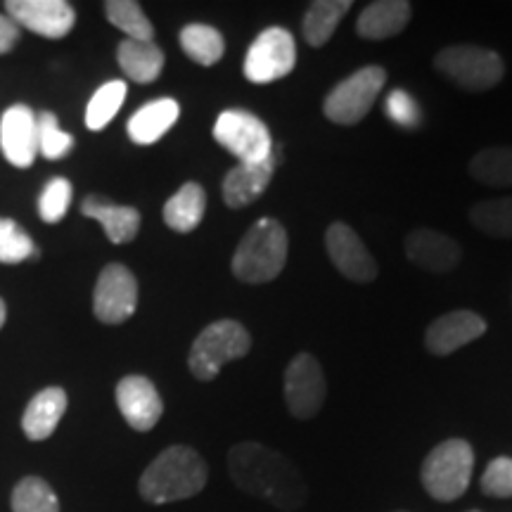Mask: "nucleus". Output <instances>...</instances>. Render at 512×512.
<instances>
[{
  "label": "nucleus",
  "instance_id": "f257e3e1",
  "mask_svg": "<svg viewBox=\"0 0 512 512\" xmlns=\"http://www.w3.org/2000/svg\"><path fill=\"white\" fill-rule=\"evenodd\" d=\"M228 475L238 489L278 510L294 512L309 498V486L283 453L256 441H242L228 453Z\"/></svg>",
  "mask_w": 512,
  "mask_h": 512
},
{
  "label": "nucleus",
  "instance_id": "f03ea898",
  "mask_svg": "<svg viewBox=\"0 0 512 512\" xmlns=\"http://www.w3.org/2000/svg\"><path fill=\"white\" fill-rule=\"evenodd\" d=\"M207 477V463L195 448L169 446L145 467L138 491L152 505L176 503L200 494Z\"/></svg>",
  "mask_w": 512,
  "mask_h": 512
},
{
  "label": "nucleus",
  "instance_id": "7ed1b4c3",
  "mask_svg": "<svg viewBox=\"0 0 512 512\" xmlns=\"http://www.w3.org/2000/svg\"><path fill=\"white\" fill-rule=\"evenodd\" d=\"M287 230L280 221L264 216L247 230L233 254V275L247 285H264L278 278L287 264Z\"/></svg>",
  "mask_w": 512,
  "mask_h": 512
},
{
  "label": "nucleus",
  "instance_id": "20e7f679",
  "mask_svg": "<svg viewBox=\"0 0 512 512\" xmlns=\"http://www.w3.org/2000/svg\"><path fill=\"white\" fill-rule=\"evenodd\" d=\"M475 470V451L465 439H448L434 446L420 467V482L434 501L451 503L467 491Z\"/></svg>",
  "mask_w": 512,
  "mask_h": 512
},
{
  "label": "nucleus",
  "instance_id": "39448f33",
  "mask_svg": "<svg viewBox=\"0 0 512 512\" xmlns=\"http://www.w3.org/2000/svg\"><path fill=\"white\" fill-rule=\"evenodd\" d=\"M252 349V337L238 320H216L204 328L192 342L188 366L190 373L202 382L216 380L221 368L230 361L247 356Z\"/></svg>",
  "mask_w": 512,
  "mask_h": 512
},
{
  "label": "nucleus",
  "instance_id": "423d86ee",
  "mask_svg": "<svg viewBox=\"0 0 512 512\" xmlns=\"http://www.w3.org/2000/svg\"><path fill=\"white\" fill-rule=\"evenodd\" d=\"M434 67L470 93L491 91L505 74L503 57L482 46H448L434 57Z\"/></svg>",
  "mask_w": 512,
  "mask_h": 512
},
{
  "label": "nucleus",
  "instance_id": "0eeeda50",
  "mask_svg": "<svg viewBox=\"0 0 512 512\" xmlns=\"http://www.w3.org/2000/svg\"><path fill=\"white\" fill-rule=\"evenodd\" d=\"M384 83H387V72H384L382 67H377V64L358 69L356 74L339 81L328 93V98L323 102V114L332 121V124H358V121L366 119V114L373 110Z\"/></svg>",
  "mask_w": 512,
  "mask_h": 512
},
{
  "label": "nucleus",
  "instance_id": "6e6552de",
  "mask_svg": "<svg viewBox=\"0 0 512 512\" xmlns=\"http://www.w3.org/2000/svg\"><path fill=\"white\" fill-rule=\"evenodd\" d=\"M214 140L240 164H259L273 157V138L264 121L247 110H226L214 124Z\"/></svg>",
  "mask_w": 512,
  "mask_h": 512
},
{
  "label": "nucleus",
  "instance_id": "1a4fd4ad",
  "mask_svg": "<svg viewBox=\"0 0 512 512\" xmlns=\"http://www.w3.org/2000/svg\"><path fill=\"white\" fill-rule=\"evenodd\" d=\"M297 64V43L283 27H268L254 38L245 57L247 81L264 86L285 79Z\"/></svg>",
  "mask_w": 512,
  "mask_h": 512
},
{
  "label": "nucleus",
  "instance_id": "9d476101",
  "mask_svg": "<svg viewBox=\"0 0 512 512\" xmlns=\"http://www.w3.org/2000/svg\"><path fill=\"white\" fill-rule=\"evenodd\" d=\"M138 309V280L124 264L102 268L93 292V313L100 323L119 325Z\"/></svg>",
  "mask_w": 512,
  "mask_h": 512
},
{
  "label": "nucleus",
  "instance_id": "9b49d317",
  "mask_svg": "<svg viewBox=\"0 0 512 512\" xmlns=\"http://www.w3.org/2000/svg\"><path fill=\"white\" fill-rule=\"evenodd\" d=\"M328 396L323 368L313 354H299L285 370V403L299 420H311Z\"/></svg>",
  "mask_w": 512,
  "mask_h": 512
},
{
  "label": "nucleus",
  "instance_id": "f8f14e48",
  "mask_svg": "<svg viewBox=\"0 0 512 512\" xmlns=\"http://www.w3.org/2000/svg\"><path fill=\"white\" fill-rule=\"evenodd\" d=\"M5 10L17 27L43 38H64L76 24V12L67 0H8Z\"/></svg>",
  "mask_w": 512,
  "mask_h": 512
},
{
  "label": "nucleus",
  "instance_id": "ddd939ff",
  "mask_svg": "<svg viewBox=\"0 0 512 512\" xmlns=\"http://www.w3.org/2000/svg\"><path fill=\"white\" fill-rule=\"evenodd\" d=\"M325 249H328V256L337 271L344 278L354 280V283H373L377 273H380L373 254L368 252L356 230L347 223H332L328 233H325Z\"/></svg>",
  "mask_w": 512,
  "mask_h": 512
},
{
  "label": "nucleus",
  "instance_id": "4468645a",
  "mask_svg": "<svg viewBox=\"0 0 512 512\" xmlns=\"http://www.w3.org/2000/svg\"><path fill=\"white\" fill-rule=\"evenodd\" d=\"M0 150L17 169H29L38 157L36 112L27 105H10L0 119Z\"/></svg>",
  "mask_w": 512,
  "mask_h": 512
},
{
  "label": "nucleus",
  "instance_id": "2eb2a0df",
  "mask_svg": "<svg viewBox=\"0 0 512 512\" xmlns=\"http://www.w3.org/2000/svg\"><path fill=\"white\" fill-rule=\"evenodd\" d=\"M117 406L128 427L136 432H150L164 413L162 396L143 375H126L117 384Z\"/></svg>",
  "mask_w": 512,
  "mask_h": 512
},
{
  "label": "nucleus",
  "instance_id": "dca6fc26",
  "mask_svg": "<svg viewBox=\"0 0 512 512\" xmlns=\"http://www.w3.org/2000/svg\"><path fill=\"white\" fill-rule=\"evenodd\" d=\"M486 332V320L475 311L458 309L434 320L425 332V347L434 356H451L465 344L475 342Z\"/></svg>",
  "mask_w": 512,
  "mask_h": 512
},
{
  "label": "nucleus",
  "instance_id": "f3484780",
  "mask_svg": "<svg viewBox=\"0 0 512 512\" xmlns=\"http://www.w3.org/2000/svg\"><path fill=\"white\" fill-rule=\"evenodd\" d=\"M406 256L425 271L448 273L460 264V247L456 240L439 230L415 228L406 238Z\"/></svg>",
  "mask_w": 512,
  "mask_h": 512
},
{
  "label": "nucleus",
  "instance_id": "a211bd4d",
  "mask_svg": "<svg viewBox=\"0 0 512 512\" xmlns=\"http://www.w3.org/2000/svg\"><path fill=\"white\" fill-rule=\"evenodd\" d=\"M275 171V157H268L259 164H238L223 178V202L230 209H242L259 200Z\"/></svg>",
  "mask_w": 512,
  "mask_h": 512
},
{
  "label": "nucleus",
  "instance_id": "6ab92c4d",
  "mask_svg": "<svg viewBox=\"0 0 512 512\" xmlns=\"http://www.w3.org/2000/svg\"><path fill=\"white\" fill-rule=\"evenodd\" d=\"M81 214L98 221L114 245H126L140 230V211L126 204H114L107 197L88 195L81 202Z\"/></svg>",
  "mask_w": 512,
  "mask_h": 512
},
{
  "label": "nucleus",
  "instance_id": "aec40b11",
  "mask_svg": "<svg viewBox=\"0 0 512 512\" xmlns=\"http://www.w3.org/2000/svg\"><path fill=\"white\" fill-rule=\"evenodd\" d=\"M411 3L408 0H377L370 3L356 19V34L368 41H384L401 34L411 22Z\"/></svg>",
  "mask_w": 512,
  "mask_h": 512
},
{
  "label": "nucleus",
  "instance_id": "412c9836",
  "mask_svg": "<svg viewBox=\"0 0 512 512\" xmlns=\"http://www.w3.org/2000/svg\"><path fill=\"white\" fill-rule=\"evenodd\" d=\"M181 105L171 98H159L147 102L140 110L128 119V138L136 145H152L159 138H164L171 131V126L178 121Z\"/></svg>",
  "mask_w": 512,
  "mask_h": 512
},
{
  "label": "nucleus",
  "instance_id": "4be33fe9",
  "mask_svg": "<svg viewBox=\"0 0 512 512\" xmlns=\"http://www.w3.org/2000/svg\"><path fill=\"white\" fill-rule=\"evenodd\" d=\"M67 411V394L60 387H48L29 401L22 418V430L31 441H43L57 430Z\"/></svg>",
  "mask_w": 512,
  "mask_h": 512
},
{
  "label": "nucleus",
  "instance_id": "5701e85b",
  "mask_svg": "<svg viewBox=\"0 0 512 512\" xmlns=\"http://www.w3.org/2000/svg\"><path fill=\"white\" fill-rule=\"evenodd\" d=\"M207 211V192L200 183H185L164 204V223L176 233H192L200 226Z\"/></svg>",
  "mask_w": 512,
  "mask_h": 512
},
{
  "label": "nucleus",
  "instance_id": "b1692460",
  "mask_svg": "<svg viewBox=\"0 0 512 512\" xmlns=\"http://www.w3.org/2000/svg\"><path fill=\"white\" fill-rule=\"evenodd\" d=\"M117 60H119L121 72L136 83L157 81L164 69L162 48H157L155 43L131 41V38H126V41L119 43Z\"/></svg>",
  "mask_w": 512,
  "mask_h": 512
},
{
  "label": "nucleus",
  "instance_id": "393cba45",
  "mask_svg": "<svg viewBox=\"0 0 512 512\" xmlns=\"http://www.w3.org/2000/svg\"><path fill=\"white\" fill-rule=\"evenodd\" d=\"M351 8H354L351 0H316V3H311L302 22L306 43L313 48L325 46L335 36L339 22L347 17Z\"/></svg>",
  "mask_w": 512,
  "mask_h": 512
},
{
  "label": "nucleus",
  "instance_id": "a878e982",
  "mask_svg": "<svg viewBox=\"0 0 512 512\" xmlns=\"http://www.w3.org/2000/svg\"><path fill=\"white\" fill-rule=\"evenodd\" d=\"M178 38H181L183 53L202 67H214L226 53V41H223L221 31L209 24H188L181 29Z\"/></svg>",
  "mask_w": 512,
  "mask_h": 512
},
{
  "label": "nucleus",
  "instance_id": "bb28decb",
  "mask_svg": "<svg viewBox=\"0 0 512 512\" xmlns=\"http://www.w3.org/2000/svg\"><path fill=\"white\" fill-rule=\"evenodd\" d=\"M475 181L489 188H510L512 185V147H486L470 162Z\"/></svg>",
  "mask_w": 512,
  "mask_h": 512
},
{
  "label": "nucleus",
  "instance_id": "cd10ccee",
  "mask_svg": "<svg viewBox=\"0 0 512 512\" xmlns=\"http://www.w3.org/2000/svg\"><path fill=\"white\" fill-rule=\"evenodd\" d=\"M105 15L131 41L152 43V38H155V27L136 0H110V3H105Z\"/></svg>",
  "mask_w": 512,
  "mask_h": 512
},
{
  "label": "nucleus",
  "instance_id": "c85d7f7f",
  "mask_svg": "<svg viewBox=\"0 0 512 512\" xmlns=\"http://www.w3.org/2000/svg\"><path fill=\"white\" fill-rule=\"evenodd\" d=\"M470 221L491 238H512V197L484 200L470 209Z\"/></svg>",
  "mask_w": 512,
  "mask_h": 512
},
{
  "label": "nucleus",
  "instance_id": "c756f323",
  "mask_svg": "<svg viewBox=\"0 0 512 512\" xmlns=\"http://www.w3.org/2000/svg\"><path fill=\"white\" fill-rule=\"evenodd\" d=\"M12 512H60V501L46 479L24 477L12 491Z\"/></svg>",
  "mask_w": 512,
  "mask_h": 512
},
{
  "label": "nucleus",
  "instance_id": "7c9ffc66",
  "mask_svg": "<svg viewBox=\"0 0 512 512\" xmlns=\"http://www.w3.org/2000/svg\"><path fill=\"white\" fill-rule=\"evenodd\" d=\"M126 100V83L124 81H107L105 86H100L95 95L88 102L86 110V126L91 131H102L110 121L117 117L121 105Z\"/></svg>",
  "mask_w": 512,
  "mask_h": 512
},
{
  "label": "nucleus",
  "instance_id": "2f4dec72",
  "mask_svg": "<svg viewBox=\"0 0 512 512\" xmlns=\"http://www.w3.org/2000/svg\"><path fill=\"white\" fill-rule=\"evenodd\" d=\"M36 256L38 249L27 230L12 219H0V264H22Z\"/></svg>",
  "mask_w": 512,
  "mask_h": 512
},
{
  "label": "nucleus",
  "instance_id": "473e14b6",
  "mask_svg": "<svg viewBox=\"0 0 512 512\" xmlns=\"http://www.w3.org/2000/svg\"><path fill=\"white\" fill-rule=\"evenodd\" d=\"M38 128V152L46 159H62L72 152L74 138L64 133L60 121L53 112H38L36 114Z\"/></svg>",
  "mask_w": 512,
  "mask_h": 512
},
{
  "label": "nucleus",
  "instance_id": "72a5a7b5",
  "mask_svg": "<svg viewBox=\"0 0 512 512\" xmlns=\"http://www.w3.org/2000/svg\"><path fill=\"white\" fill-rule=\"evenodd\" d=\"M72 195L74 188L67 178H50L48 185L41 192V200H38V214H41V219L46 223H60L64 219V214L69 211Z\"/></svg>",
  "mask_w": 512,
  "mask_h": 512
},
{
  "label": "nucleus",
  "instance_id": "f704fd0d",
  "mask_svg": "<svg viewBox=\"0 0 512 512\" xmlns=\"http://www.w3.org/2000/svg\"><path fill=\"white\" fill-rule=\"evenodd\" d=\"M482 491L494 498H512V458H496L486 465L482 475Z\"/></svg>",
  "mask_w": 512,
  "mask_h": 512
},
{
  "label": "nucleus",
  "instance_id": "c9c22d12",
  "mask_svg": "<svg viewBox=\"0 0 512 512\" xmlns=\"http://www.w3.org/2000/svg\"><path fill=\"white\" fill-rule=\"evenodd\" d=\"M387 117L401 128H418L422 124V112L411 95L406 91H392L387 98Z\"/></svg>",
  "mask_w": 512,
  "mask_h": 512
},
{
  "label": "nucleus",
  "instance_id": "e433bc0d",
  "mask_svg": "<svg viewBox=\"0 0 512 512\" xmlns=\"http://www.w3.org/2000/svg\"><path fill=\"white\" fill-rule=\"evenodd\" d=\"M19 41V27L10 17L0 15V55H8Z\"/></svg>",
  "mask_w": 512,
  "mask_h": 512
},
{
  "label": "nucleus",
  "instance_id": "4c0bfd02",
  "mask_svg": "<svg viewBox=\"0 0 512 512\" xmlns=\"http://www.w3.org/2000/svg\"><path fill=\"white\" fill-rule=\"evenodd\" d=\"M5 316H8V309H5V302H3V299H0V328H3V325H5Z\"/></svg>",
  "mask_w": 512,
  "mask_h": 512
}]
</instances>
